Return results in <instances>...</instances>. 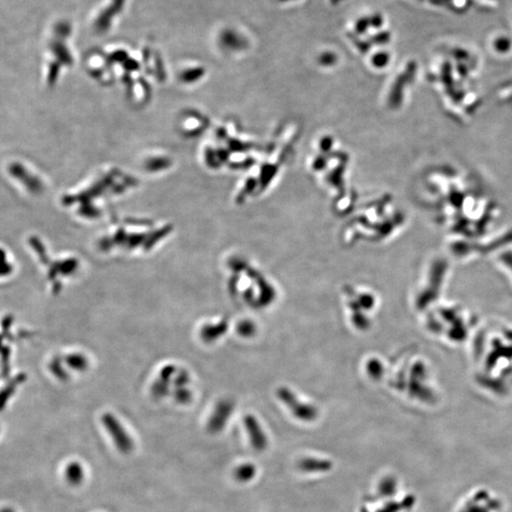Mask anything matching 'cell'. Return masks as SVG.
<instances>
[{
  "instance_id": "obj_1",
  "label": "cell",
  "mask_w": 512,
  "mask_h": 512,
  "mask_svg": "<svg viewBox=\"0 0 512 512\" xmlns=\"http://www.w3.org/2000/svg\"><path fill=\"white\" fill-rule=\"evenodd\" d=\"M126 4V0H112L108 7L103 9L97 17L94 27L98 32H105L111 27L114 17L121 14Z\"/></svg>"
},
{
  "instance_id": "obj_7",
  "label": "cell",
  "mask_w": 512,
  "mask_h": 512,
  "mask_svg": "<svg viewBox=\"0 0 512 512\" xmlns=\"http://www.w3.org/2000/svg\"><path fill=\"white\" fill-rule=\"evenodd\" d=\"M387 55L384 54V53H380V54H377L375 58H374V64L376 66H379V67H382L384 66V64L387 62Z\"/></svg>"
},
{
  "instance_id": "obj_5",
  "label": "cell",
  "mask_w": 512,
  "mask_h": 512,
  "mask_svg": "<svg viewBox=\"0 0 512 512\" xmlns=\"http://www.w3.org/2000/svg\"><path fill=\"white\" fill-rule=\"evenodd\" d=\"M67 475L71 482H78L82 478V471L78 465H71L67 471Z\"/></svg>"
},
{
  "instance_id": "obj_3",
  "label": "cell",
  "mask_w": 512,
  "mask_h": 512,
  "mask_svg": "<svg viewBox=\"0 0 512 512\" xmlns=\"http://www.w3.org/2000/svg\"><path fill=\"white\" fill-rule=\"evenodd\" d=\"M51 51H53V53L56 55L57 58L60 61H62L63 63H66V64H71L72 58H71V53L62 41L57 40V41L51 43Z\"/></svg>"
},
{
  "instance_id": "obj_11",
  "label": "cell",
  "mask_w": 512,
  "mask_h": 512,
  "mask_svg": "<svg viewBox=\"0 0 512 512\" xmlns=\"http://www.w3.org/2000/svg\"><path fill=\"white\" fill-rule=\"evenodd\" d=\"M281 1H290V0H281Z\"/></svg>"
},
{
  "instance_id": "obj_9",
  "label": "cell",
  "mask_w": 512,
  "mask_h": 512,
  "mask_svg": "<svg viewBox=\"0 0 512 512\" xmlns=\"http://www.w3.org/2000/svg\"><path fill=\"white\" fill-rule=\"evenodd\" d=\"M335 59H336V57H335L334 54L329 53V52H326V53H324L321 56V62L323 64H331V63H333L335 61Z\"/></svg>"
},
{
  "instance_id": "obj_10",
  "label": "cell",
  "mask_w": 512,
  "mask_h": 512,
  "mask_svg": "<svg viewBox=\"0 0 512 512\" xmlns=\"http://www.w3.org/2000/svg\"><path fill=\"white\" fill-rule=\"evenodd\" d=\"M341 1H342V0H331V3H332V4H333V5H334V4H335V5H336V4H338V3H340V2H341Z\"/></svg>"
},
{
  "instance_id": "obj_4",
  "label": "cell",
  "mask_w": 512,
  "mask_h": 512,
  "mask_svg": "<svg viewBox=\"0 0 512 512\" xmlns=\"http://www.w3.org/2000/svg\"><path fill=\"white\" fill-rule=\"evenodd\" d=\"M54 31H55V34L57 35V37L61 40H64L66 38H68L70 36L71 32V27L70 25V23L68 22H59L55 25V28H54Z\"/></svg>"
},
{
  "instance_id": "obj_2",
  "label": "cell",
  "mask_w": 512,
  "mask_h": 512,
  "mask_svg": "<svg viewBox=\"0 0 512 512\" xmlns=\"http://www.w3.org/2000/svg\"><path fill=\"white\" fill-rule=\"evenodd\" d=\"M220 42L223 47L231 51L242 50L247 46V40L244 38V36L230 28L224 29L221 32Z\"/></svg>"
},
{
  "instance_id": "obj_8",
  "label": "cell",
  "mask_w": 512,
  "mask_h": 512,
  "mask_svg": "<svg viewBox=\"0 0 512 512\" xmlns=\"http://www.w3.org/2000/svg\"><path fill=\"white\" fill-rule=\"evenodd\" d=\"M370 19V24L375 27V28H379L381 27L382 23H383V19L381 17V15L379 14H374Z\"/></svg>"
},
{
  "instance_id": "obj_6",
  "label": "cell",
  "mask_w": 512,
  "mask_h": 512,
  "mask_svg": "<svg viewBox=\"0 0 512 512\" xmlns=\"http://www.w3.org/2000/svg\"><path fill=\"white\" fill-rule=\"evenodd\" d=\"M370 19L368 17H361L359 18L355 24V30L358 34H361L367 30L369 28Z\"/></svg>"
}]
</instances>
